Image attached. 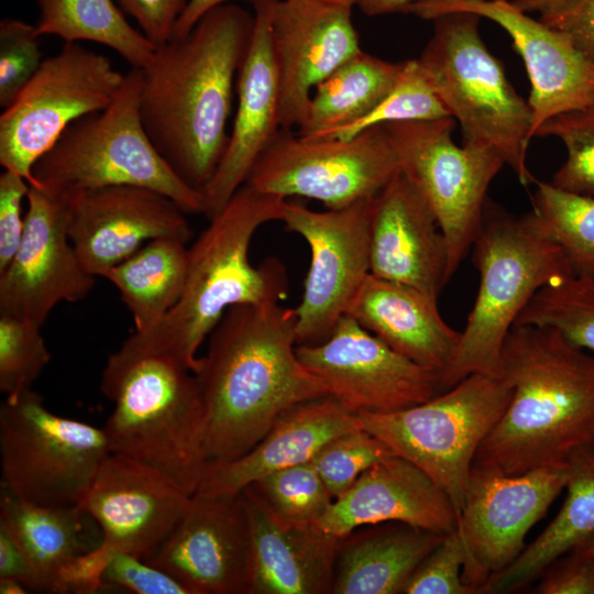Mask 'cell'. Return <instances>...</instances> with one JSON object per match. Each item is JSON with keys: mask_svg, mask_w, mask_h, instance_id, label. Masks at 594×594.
I'll use <instances>...</instances> for the list:
<instances>
[{"mask_svg": "<svg viewBox=\"0 0 594 594\" xmlns=\"http://www.w3.org/2000/svg\"><path fill=\"white\" fill-rule=\"evenodd\" d=\"M254 14L232 2L208 11L182 38L156 47L142 69L143 128L169 167L201 190L228 145L234 86Z\"/></svg>", "mask_w": 594, "mask_h": 594, "instance_id": "1", "label": "cell"}, {"mask_svg": "<svg viewBox=\"0 0 594 594\" xmlns=\"http://www.w3.org/2000/svg\"><path fill=\"white\" fill-rule=\"evenodd\" d=\"M296 321L294 308L241 304L210 333L194 372L205 406L207 464L240 458L287 409L329 395L297 358Z\"/></svg>", "mask_w": 594, "mask_h": 594, "instance_id": "2", "label": "cell"}, {"mask_svg": "<svg viewBox=\"0 0 594 594\" xmlns=\"http://www.w3.org/2000/svg\"><path fill=\"white\" fill-rule=\"evenodd\" d=\"M499 378L513 388L512 398L473 464L516 475L594 447V355L558 329L513 326Z\"/></svg>", "mask_w": 594, "mask_h": 594, "instance_id": "3", "label": "cell"}, {"mask_svg": "<svg viewBox=\"0 0 594 594\" xmlns=\"http://www.w3.org/2000/svg\"><path fill=\"white\" fill-rule=\"evenodd\" d=\"M285 199L243 185L188 248V270L177 304L147 332H133L123 344L172 358L193 373L197 351L235 305L279 304L288 293L285 266L274 257L253 266L251 241L266 222L278 220Z\"/></svg>", "mask_w": 594, "mask_h": 594, "instance_id": "4", "label": "cell"}, {"mask_svg": "<svg viewBox=\"0 0 594 594\" xmlns=\"http://www.w3.org/2000/svg\"><path fill=\"white\" fill-rule=\"evenodd\" d=\"M100 388L113 403L103 428L110 452L194 495L207 465L205 406L195 374L172 358L122 343L107 360Z\"/></svg>", "mask_w": 594, "mask_h": 594, "instance_id": "5", "label": "cell"}, {"mask_svg": "<svg viewBox=\"0 0 594 594\" xmlns=\"http://www.w3.org/2000/svg\"><path fill=\"white\" fill-rule=\"evenodd\" d=\"M472 262L479 290L454 355L441 373L443 391L475 373L499 378L502 348L521 311L543 286L574 275L560 246L488 199Z\"/></svg>", "mask_w": 594, "mask_h": 594, "instance_id": "6", "label": "cell"}, {"mask_svg": "<svg viewBox=\"0 0 594 594\" xmlns=\"http://www.w3.org/2000/svg\"><path fill=\"white\" fill-rule=\"evenodd\" d=\"M481 16L450 12L433 19V33L417 58L463 144L497 152L524 186L535 184L527 164L532 112L507 79L503 63L486 47Z\"/></svg>", "mask_w": 594, "mask_h": 594, "instance_id": "7", "label": "cell"}, {"mask_svg": "<svg viewBox=\"0 0 594 594\" xmlns=\"http://www.w3.org/2000/svg\"><path fill=\"white\" fill-rule=\"evenodd\" d=\"M142 69L132 68L112 103L70 123L33 166L34 186L55 196L109 187L158 191L186 213H202V195L169 167L146 134L139 110Z\"/></svg>", "mask_w": 594, "mask_h": 594, "instance_id": "8", "label": "cell"}, {"mask_svg": "<svg viewBox=\"0 0 594 594\" xmlns=\"http://www.w3.org/2000/svg\"><path fill=\"white\" fill-rule=\"evenodd\" d=\"M512 394L504 380L475 373L425 403L387 414L360 411L355 418L442 488L459 521L476 452Z\"/></svg>", "mask_w": 594, "mask_h": 594, "instance_id": "9", "label": "cell"}, {"mask_svg": "<svg viewBox=\"0 0 594 594\" xmlns=\"http://www.w3.org/2000/svg\"><path fill=\"white\" fill-rule=\"evenodd\" d=\"M110 453L103 428L51 411L32 387L0 406L1 487L28 503L79 505Z\"/></svg>", "mask_w": 594, "mask_h": 594, "instance_id": "10", "label": "cell"}, {"mask_svg": "<svg viewBox=\"0 0 594 594\" xmlns=\"http://www.w3.org/2000/svg\"><path fill=\"white\" fill-rule=\"evenodd\" d=\"M400 170L432 210L448 249L449 278L472 249L481 229L487 190L505 164L492 148L452 140L455 120L383 125Z\"/></svg>", "mask_w": 594, "mask_h": 594, "instance_id": "11", "label": "cell"}, {"mask_svg": "<svg viewBox=\"0 0 594 594\" xmlns=\"http://www.w3.org/2000/svg\"><path fill=\"white\" fill-rule=\"evenodd\" d=\"M125 74L80 43H64L0 116V165L34 186L32 169L74 121L108 108Z\"/></svg>", "mask_w": 594, "mask_h": 594, "instance_id": "12", "label": "cell"}, {"mask_svg": "<svg viewBox=\"0 0 594 594\" xmlns=\"http://www.w3.org/2000/svg\"><path fill=\"white\" fill-rule=\"evenodd\" d=\"M399 172L383 125L348 139L308 138L282 129L244 185L283 199H314L337 210L373 198Z\"/></svg>", "mask_w": 594, "mask_h": 594, "instance_id": "13", "label": "cell"}, {"mask_svg": "<svg viewBox=\"0 0 594 594\" xmlns=\"http://www.w3.org/2000/svg\"><path fill=\"white\" fill-rule=\"evenodd\" d=\"M569 464L508 475L473 464L458 521L465 547L462 580L482 593L525 549V537L565 488Z\"/></svg>", "mask_w": 594, "mask_h": 594, "instance_id": "14", "label": "cell"}, {"mask_svg": "<svg viewBox=\"0 0 594 594\" xmlns=\"http://www.w3.org/2000/svg\"><path fill=\"white\" fill-rule=\"evenodd\" d=\"M370 200L314 211L285 199L278 221L308 243L310 265L296 314V343L323 342L370 274Z\"/></svg>", "mask_w": 594, "mask_h": 594, "instance_id": "15", "label": "cell"}, {"mask_svg": "<svg viewBox=\"0 0 594 594\" xmlns=\"http://www.w3.org/2000/svg\"><path fill=\"white\" fill-rule=\"evenodd\" d=\"M301 364L350 411L387 414L444 392L441 374L393 350L344 315L323 342L297 345Z\"/></svg>", "mask_w": 594, "mask_h": 594, "instance_id": "16", "label": "cell"}, {"mask_svg": "<svg viewBox=\"0 0 594 594\" xmlns=\"http://www.w3.org/2000/svg\"><path fill=\"white\" fill-rule=\"evenodd\" d=\"M450 12L477 14L510 36L531 85L528 102L534 138L549 119L594 103V63L563 32L532 19L512 1L421 0L402 11L430 21Z\"/></svg>", "mask_w": 594, "mask_h": 594, "instance_id": "17", "label": "cell"}, {"mask_svg": "<svg viewBox=\"0 0 594 594\" xmlns=\"http://www.w3.org/2000/svg\"><path fill=\"white\" fill-rule=\"evenodd\" d=\"M26 205L21 243L0 271V314L42 327L59 302L86 298L96 276L69 239L67 199L30 186Z\"/></svg>", "mask_w": 594, "mask_h": 594, "instance_id": "18", "label": "cell"}, {"mask_svg": "<svg viewBox=\"0 0 594 594\" xmlns=\"http://www.w3.org/2000/svg\"><path fill=\"white\" fill-rule=\"evenodd\" d=\"M271 42L285 130L300 125L315 87L361 50L352 8L326 0H272Z\"/></svg>", "mask_w": 594, "mask_h": 594, "instance_id": "19", "label": "cell"}, {"mask_svg": "<svg viewBox=\"0 0 594 594\" xmlns=\"http://www.w3.org/2000/svg\"><path fill=\"white\" fill-rule=\"evenodd\" d=\"M68 235L87 271L105 275L145 243L161 238L186 243L193 230L169 197L138 186H109L63 196Z\"/></svg>", "mask_w": 594, "mask_h": 594, "instance_id": "20", "label": "cell"}, {"mask_svg": "<svg viewBox=\"0 0 594 594\" xmlns=\"http://www.w3.org/2000/svg\"><path fill=\"white\" fill-rule=\"evenodd\" d=\"M147 562L191 594H248L251 537L241 494H194L182 520Z\"/></svg>", "mask_w": 594, "mask_h": 594, "instance_id": "21", "label": "cell"}, {"mask_svg": "<svg viewBox=\"0 0 594 594\" xmlns=\"http://www.w3.org/2000/svg\"><path fill=\"white\" fill-rule=\"evenodd\" d=\"M191 497L162 473L110 453L79 505L100 526L106 549L148 561L182 520Z\"/></svg>", "mask_w": 594, "mask_h": 594, "instance_id": "22", "label": "cell"}, {"mask_svg": "<svg viewBox=\"0 0 594 594\" xmlns=\"http://www.w3.org/2000/svg\"><path fill=\"white\" fill-rule=\"evenodd\" d=\"M254 26L237 79V110L224 154L200 190L202 215H218L242 187L280 127V90L271 42L272 0H252Z\"/></svg>", "mask_w": 594, "mask_h": 594, "instance_id": "23", "label": "cell"}, {"mask_svg": "<svg viewBox=\"0 0 594 594\" xmlns=\"http://www.w3.org/2000/svg\"><path fill=\"white\" fill-rule=\"evenodd\" d=\"M370 273L438 301L449 282L448 249L437 219L400 170L370 200Z\"/></svg>", "mask_w": 594, "mask_h": 594, "instance_id": "24", "label": "cell"}, {"mask_svg": "<svg viewBox=\"0 0 594 594\" xmlns=\"http://www.w3.org/2000/svg\"><path fill=\"white\" fill-rule=\"evenodd\" d=\"M403 522L447 535L458 528L449 496L407 459L389 454L365 470L314 525L341 539L356 529Z\"/></svg>", "mask_w": 594, "mask_h": 594, "instance_id": "25", "label": "cell"}, {"mask_svg": "<svg viewBox=\"0 0 594 594\" xmlns=\"http://www.w3.org/2000/svg\"><path fill=\"white\" fill-rule=\"evenodd\" d=\"M240 494L251 537L248 594L332 593L340 539L280 521L250 486Z\"/></svg>", "mask_w": 594, "mask_h": 594, "instance_id": "26", "label": "cell"}, {"mask_svg": "<svg viewBox=\"0 0 594 594\" xmlns=\"http://www.w3.org/2000/svg\"><path fill=\"white\" fill-rule=\"evenodd\" d=\"M359 427L355 414L330 395L297 404L246 453L207 464L195 494L238 495L267 474L311 461L327 442Z\"/></svg>", "mask_w": 594, "mask_h": 594, "instance_id": "27", "label": "cell"}, {"mask_svg": "<svg viewBox=\"0 0 594 594\" xmlns=\"http://www.w3.org/2000/svg\"><path fill=\"white\" fill-rule=\"evenodd\" d=\"M346 315L396 352L440 374L452 360L461 338V332L441 317L437 300L371 273Z\"/></svg>", "mask_w": 594, "mask_h": 594, "instance_id": "28", "label": "cell"}, {"mask_svg": "<svg viewBox=\"0 0 594 594\" xmlns=\"http://www.w3.org/2000/svg\"><path fill=\"white\" fill-rule=\"evenodd\" d=\"M0 519L24 550L38 591L59 593L62 573L103 543L100 526L80 505L41 506L1 487Z\"/></svg>", "mask_w": 594, "mask_h": 594, "instance_id": "29", "label": "cell"}, {"mask_svg": "<svg viewBox=\"0 0 594 594\" xmlns=\"http://www.w3.org/2000/svg\"><path fill=\"white\" fill-rule=\"evenodd\" d=\"M446 535L403 522L340 539L333 594H398Z\"/></svg>", "mask_w": 594, "mask_h": 594, "instance_id": "30", "label": "cell"}, {"mask_svg": "<svg viewBox=\"0 0 594 594\" xmlns=\"http://www.w3.org/2000/svg\"><path fill=\"white\" fill-rule=\"evenodd\" d=\"M566 462L570 474L560 512L508 566L488 579L482 593L518 591L560 557L594 541V447L574 450Z\"/></svg>", "mask_w": 594, "mask_h": 594, "instance_id": "31", "label": "cell"}, {"mask_svg": "<svg viewBox=\"0 0 594 594\" xmlns=\"http://www.w3.org/2000/svg\"><path fill=\"white\" fill-rule=\"evenodd\" d=\"M188 270L187 243L174 238L152 240L106 275L132 315L135 332L155 328L177 304Z\"/></svg>", "mask_w": 594, "mask_h": 594, "instance_id": "32", "label": "cell"}, {"mask_svg": "<svg viewBox=\"0 0 594 594\" xmlns=\"http://www.w3.org/2000/svg\"><path fill=\"white\" fill-rule=\"evenodd\" d=\"M403 63L360 50L315 87L297 133L323 135L363 119L391 91Z\"/></svg>", "mask_w": 594, "mask_h": 594, "instance_id": "33", "label": "cell"}, {"mask_svg": "<svg viewBox=\"0 0 594 594\" xmlns=\"http://www.w3.org/2000/svg\"><path fill=\"white\" fill-rule=\"evenodd\" d=\"M37 36L65 43L95 42L118 53L132 68H145L156 46L134 29L112 0H37Z\"/></svg>", "mask_w": 594, "mask_h": 594, "instance_id": "34", "label": "cell"}, {"mask_svg": "<svg viewBox=\"0 0 594 594\" xmlns=\"http://www.w3.org/2000/svg\"><path fill=\"white\" fill-rule=\"evenodd\" d=\"M535 184L532 209L522 216L526 224L563 250L575 276L594 280V197Z\"/></svg>", "mask_w": 594, "mask_h": 594, "instance_id": "35", "label": "cell"}, {"mask_svg": "<svg viewBox=\"0 0 594 594\" xmlns=\"http://www.w3.org/2000/svg\"><path fill=\"white\" fill-rule=\"evenodd\" d=\"M515 324L553 327L575 345L594 352V280L570 275L543 286Z\"/></svg>", "mask_w": 594, "mask_h": 594, "instance_id": "36", "label": "cell"}, {"mask_svg": "<svg viewBox=\"0 0 594 594\" xmlns=\"http://www.w3.org/2000/svg\"><path fill=\"white\" fill-rule=\"evenodd\" d=\"M249 486L275 517L290 525H315L333 502L312 460L267 474Z\"/></svg>", "mask_w": 594, "mask_h": 594, "instance_id": "37", "label": "cell"}, {"mask_svg": "<svg viewBox=\"0 0 594 594\" xmlns=\"http://www.w3.org/2000/svg\"><path fill=\"white\" fill-rule=\"evenodd\" d=\"M450 117L430 85L417 58L403 63L387 96L363 119L336 131L308 138L348 139L376 125L393 122L427 121Z\"/></svg>", "mask_w": 594, "mask_h": 594, "instance_id": "38", "label": "cell"}, {"mask_svg": "<svg viewBox=\"0 0 594 594\" xmlns=\"http://www.w3.org/2000/svg\"><path fill=\"white\" fill-rule=\"evenodd\" d=\"M535 136H554L566 148V160L550 183L570 193L594 197V103L549 119Z\"/></svg>", "mask_w": 594, "mask_h": 594, "instance_id": "39", "label": "cell"}, {"mask_svg": "<svg viewBox=\"0 0 594 594\" xmlns=\"http://www.w3.org/2000/svg\"><path fill=\"white\" fill-rule=\"evenodd\" d=\"M41 328L0 314V391L6 397L31 388L51 361Z\"/></svg>", "mask_w": 594, "mask_h": 594, "instance_id": "40", "label": "cell"}, {"mask_svg": "<svg viewBox=\"0 0 594 594\" xmlns=\"http://www.w3.org/2000/svg\"><path fill=\"white\" fill-rule=\"evenodd\" d=\"M394 454L375 436L359 427L337 436L314 457L312 462L333 499L344 494L370 466Z\"/></svg>", "mask_w": 594, "mask_h": 594, "instance_id": "41", "label": "cell"}, {"mask_svg": "<svg viewBox=\"0 0 594 594\" xmlns=\"http://www.w3.org/2000/svg\"><path fill=\"white\" fill-rule=\"evenodd\" d=\"M35 25L14 18L0 21V107L7 108L44 61Z\"/></svg>", "mask_w": 594, "mask_h": 594, "instance_id": "42", "label": "cell"}, {"mask_svg": "<svg viewBox=\"0 0 594 594\" xmlns=\"http://www.w3.org/2000/svg\"><path fill=\"white\" fill-rule=\"evenodd\" d=\"M465 547L458 529L447 534L409 578L405 594H476L462 580Z\"/></svg>", "mask_w": 594, "mask_h": 594, "instance_id": "43", "label": "cell"}, {"mask_svg": "<svg viewBox=\"0 0 594 594\" xmlns=\"http://www.w3.org/2000/svg\"><path fill=\"white\" fill-rule=\"evenodd\" d=\"M102 582L107 588H123L135 594H191L182 582L165 571L116 550H109Z\"/></svg>", "mask_w": 594, "mask_h": 594, "instance_id": "44", "label": "cell"}, {"mask_svg": "<svg viewBox=\"0 0 594 594\" xmlns=\"http://www.w3.org/2000/svg\"><path fill=\"white\" fill-rule=\"evenodd\" d=\"M30 184L21 175L4 169L0 175V271L15 255L25 229L23 201Z\"/></svg>", "mask_w": 594, "mask_h": 594, "instance_id": "45", "label": "cell"}, {"mask_svg": "<svg viewBox=\"0 0 594 594\" xmlns=\"http://www.w3.org/2000/svg\"><path fill=\"white\" fill-rule=\"evenodd\" d=\"M537 594H594V557L571 551L552 562L540 575Z\"/></svg>", "mask_w": 594, "mask_h": 594, "instance_id": "46", "label": "cell"}, {"mask_svg": "<svg viewBox=\"0 0 594 594\" xmlns=\"http://www.w3.org/2000/svg\"><path fill=\"white\" fill-rule=\"evenodd\" d=\"M190 0H118L156 47L170 41L173 30Z\"/></svg>", "mask_w": 594, "mask_h": 594, "instance_id": "47", "label": "cell"}, {"mask_svg": "<svg viewBox=\"0 0 594 594\" xmlns=\"http://www.w3.org/2000/svg\"><path fill=\"white\" fill-rule=\"evenodd\" d=\"M539 20L563 32L594 63V0H563Z\"/></svg>", "mask_w": 594, "mask_h": 594, "instance_id": "48", "label": "cell"}, {"mask_svg": "<svg viewBox=\"0 0 594 594\" xmlns=\"http://www.w3.org/2000/svg\"><path fill=\"white\" fill-rule=\"evenodd\" d=\"M20 581L28 590H37V582L31 563L21 544L0 519V579Z\"/></svg>", "mask_w": 594, "mask_h": 594, "instance_id": "49", "label": "cell"}, {"mask_svg": "<svg viewBox=\"0 0 594 594\" xmlns=\"http://www.w3.org/2000/svg\"><path fill=\"white\" fill-rule=\"evenodd\" d=\"M233 0H190L186 10L176 22L172 38L186 36L195 24L210 10ZM170 38V40H172Z\"/></svg>", "mask_w": 594, "mask_h": 594, "instance_id": "50", "label": "cell"}, {"mask_svg": "<svg viewBox=\"0 0 594 594\" xmlns=\"http://www.w3.org/2000/svg\"><path fill=\"white\" fill-rule=\"evenodd\" d=\"M421 0H361L358 7L370 16L402 13L409 4Z\"/></svg>", "mask_w": 594, "mask_h": 594, "instance_id": "51", "label": "cell"}, {"mask_svg": "<svg viewBox=\"0 0 594 594\" xmlns=\"http://www.w3.org/2000/svg\"><path fill=\"white\" fill-rule=\"evenodd\" d=\"M563 0H513L512 3L519 10L529 12H539L540 14L553 9Z\"/></svg>", "mask_w": 594, "mask_h": 594, "instance_id": "52", "label": "cell"}, {"mask_svg": "<svg viewBox=\"0 0 594 594\" xmlns=\"http://www.w3.org/2000/svg\"><path fill=\"white\" fill-rule=\"evenodd\" d=\"M28 588L18 580L3 578L0 579V594H23Z\"/></svg>", "mask_w": 594, "mask_h": 594, "instance_id": "53", "label": "cell"}, {"mask_svg": "<svg viewBox=\"0 0 594 594\" xmlns=\"http://www.w3.org/2000/svg\"><path fill=\"white\" fill-rule=\"evenodd\" d=\"M326 1L353 8L354 6H358L361 0H326Z\"/></svg>", "mask_w": 594, "mask_h": 594, "instance_id": "54", "label": "cell"}, {"mask_svg": "<svg viewBox=\"0 0 594 594\" xmlns=\"http://www.w3.org/2000/svg\"><path fill=\"white\" fill-rule=\"evenodd\" d=\"M582 550H586L594 557V541L587 548L582 549Z\"/></svg>", "mask_w": 594, "mask_h": 594, "instance_id": "55", "label": "cell"}]
</instances>
